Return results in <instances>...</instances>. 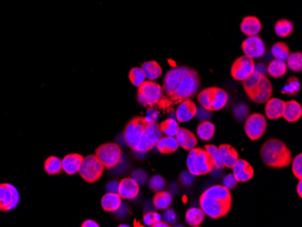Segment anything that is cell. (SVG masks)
Segmentation results:
<instances>
[{"label": "cell", "mask_w": 302, "mask_h": 227, "mask_svg": "<svg viewBox=\"0 0 302 227\" xmlns=\"http://www.w3.org/2000/svg\"><path fill=\"white\" fill-rule=\"evenodd\" d=\"M263 163L272 168H284L293 161V153L287 145L278 138H270L260 151Z\"/></svg>", "instance_id": "6da1fadb"}, {"label": "cell", "mask_w": 302, "mask_h": 227, "mask_svg": "<svg viewBox=\"0 0 302 227\" xmlns=\"http://www.w3.org/2000/svg\"><path fill=\"white\" fill-rule=\"evenodd\" d=\"M200 85L201 81L198 72L190 68L182 77L179 86L169 98V101L172 102V104H177L185 100L190 99L199 92Z\"/></svg>", "instance_id": "7a4b0ae2"}, {"label": "cell", "mask_w": 302, "mask_h": 227, "mask_svg": "<svg viewBox=\"0 0 302 227\" xmlns=\"http://www.w3.org/2000/svg\"><path fill=\"white\" fill-rule=\"evenodd\" d=\"M187 166L189 172L196 176H204L214 169L212 159L208 155L207 151L202 148H196L189 150L187 158Z\"/></svg>", "instance_id": "3957f363"}, {"label": "cell", "mask_w": 302, "mask_h": 227, "mask_svg": "<svg viewBox=\"0 0 302 227\" xmlns=\"http://www.w3.org/2000/svg\"><path fill=\"white\" fill-rule=\"evenodd\" d=\"M199 205L205 216L212 219H220L230 212L233 206V200H223L201 195Z\"/></svg>", "instance_id": "277c9868"}, {"label": "cell", "mask_w": 302, "mask_h": 227, "mask_svg": "<svg viewBox=\"0 0 302 227\" xmlns=\"http://www.w3.org/2000/svg\"><path fill=\"white\" fill-rule=\"evenodd\" d=\"M164 98L162 87L154 81H145L138 90V101L145 107H153Z\"/></svg>", "instance_id": "5b68a950"}, {"label": "cell", "mask_w": 302, "mask_h": 227, "mask_svg": "<svg viewBox=\"0 0 302 227\" xmlns=\"http://www.w3.org/2000/svg\"><path fill=\"white\" fill-rule=\"evenodd\" d=\"M162 137H163V133L161 132V130L159 128V124L157 123L156 121L147 124L139 138L137 148L134 151L148 152L156 147L159 139Z\"/></svg>", "instance_id": "8992f818"}, {"label": "cell", "mask_w": 302, "mask_h": 227, "mask_svg": "<svg viewBox=\"0 0 302 227\" xmlns=\"http://www.w3.org/2000/svg\"><path fill=\"white\" fill-rule=\"evenodd\" d=\"M95 156L103 165L105 168L116 167L121 160L122 150L116 143H105L101 145L95 151Z\"/></svg>", "instance_id": "52a82bcc"}, {"label": "cell", "mask_w": 302, "mask_h": 227, "mask_svg": "<svg viewBox=\"0 0 302 227\" xmlns=\"http://www.w3.org/2000/svg\"><path fill=\"white\" fill-rule=\"evenodd\" d=\"M104 169L105 167L98 158L95 155H90L84 158L78 173L86 182L95 183L101 178Z\"/></svg>", "instance_id": "ba28073f"}, {"label": "cell", "mask_w": 302, "mask_h": 227, "mask_svg": "<svg viewBox=\"0 0 302 227\" xmlns=\"http://www.w3.org/2000/svg\"><path fill=\"white\" fill-rule=\"evenodd\" d=\"M149 123L145 117L137 116L132 118L129 123L127 124L123 131V138L125 142L131 149L135 150L139 143V138L142 134L146 125Z\"/></svg>", "instance_id": "9c48e42d"}, {"label": "cell", "mask_w": 302, "mask_h": 227, "mask_svg": "<svg viewBox=\"0 0 302 227\" xmlns=\"http://www.w3.org/2000/svg\"><path fill=\"white\" fill-rule=\"evenodd\" d=\"M267 130V119L263 114H253L249 115L245 123L244 131L251 140H258L262 138Z\"/></svg>", "instance_id": "30bf717a"}, {"label": "cell", "mask_w": 302, "mask_h": 227, "mask_svg": "<svg viewBox=\"0 0 302 227\" xmlns=\"http://www.w3.org/2000/svg\"><path fill=\"white\" fill-rule=\"evenodd\" d=\"M255 71L254 60L246 55L239 57L231 66V75L233 79L243 82Z\"/></svg>", "instance_id": "8fae6325"}, {"label": "cell", "mask_w": 302, "mask_h": 227, "mask_svg": "<svg viewBox=\"0 0 302 227\" xmlns=\"http://www.w3.org/2000/svg\"><path fill=\"white\" fill-rule=\"evenodd\" d=\"M19 199V193L14 186L0 184V211H10L16 208Z\"/></svg>", "instance_id": "7c38bea8"}, {"label": "cell", "mask_w": 302, "mask_h": 227, "mask_svg": "<svg viewBox=\"0 0 302 227\" xmlns=\"http://www.w3.org/2000/svg\"><path fill=\"white\" fill-rule=\"evenodd\" d=\"M190 69L188 66H177L169 70L164 78V84L162 89L165 94L170 98L174 92L179 86L180 81L185 74Z\"/></svg>", "instance_id": "4fadbf2b"}, {"label": "cell", "mask_w": 302, "mask_h": 227, "mask_svg": "<svg viewBox=\"0 0 302 227\" xmlns=\"http://www.w3.org/2000/svg\"><path fill=\"white\" fill-rule=\"evenodd\" d=\"M273 91V85L271 84L270 80L268 79L266 75H263L261 82L253 91L248 93L247 96L253 103L263 104L272 97Z\"/></svg>", "instance_id": "5bb4252c"}, {"label": "cell", "mask_w": 302, "mask_h": 227, "mask_svg": "<svg viewBox=\"0 0 302 227\" xmlns=\"http://www.w3.org/2000/svg\"><path fill=\"white\" fill-rule=\"evenodd\" d=\"M242 49H243L244 55L248 57H251L253 59L263 57L266 51V46L263 42V40L258 36H248L242 44Z\"/></svg>", "instance_id": "9a60e30c"}, {"label": "cell", "mask_w": 302, "mask_h": 227, "mask_svg": "<svg viewBox=\"0 0 302 227\" xmlns=\"http://www.w3.org/2000/svg\"><path fill=\"white\" fill-rule=\"evenodd\" d=\"M118 194L124 199H134L139 194V185L132 178H123L119 182Z\"/></svg>", "instance_id": "2e32d148"}, {"label": "cell", "mask_w": 302, "mask_h": 227, "mask_svg": "<svg viewBox=\"0 0 302 227\" xmlns=\"http://www.w3.org/2000/svg\"><path fill=\"white\" fill-rule=\"evenodd\" d=\"M233 170V176L238 182H247L253 178L254 175V169L251 164L243 158H238Z\"/></svg>", "instance_id": "e0dca14e"}, {"label": "cell", "mask_w": 302, "mask_h": 227, "mask_svg": "<svg viewBox=\"0 0 302 227\" xmlns=\"http://www.w3.org/2000/svg\"><path fill=\"white\" fill-rule=\"evenodd\" d=\"M198 107L193 101L185 100L179 104L176 111V118L179 122H187L196 117Z\"/></svg>", "instance_id": "ac0fdd59"}, {"label": "cell", "mask_w": 302, "mask_h": 227, "mask_svg": "<svg viewBox=\"0 0 302 227\" xmlns=\"http://www.w3.org/2000/svg\"><path fill=\"white\" fill-rule=\"evenodd\" d=\"M175 137L179 142V147L186 150L193 149L199 143V140L196 135L188 128H179Z\"/></svg>", "instance_id": "d6986e66"}, {"label": "cell", "mask_w": 302, "mask_h": 227, "mask_svg": "<svg viewBox=\"0 0 302 227\" xmlns=\"http://www.w3.org/2000/svg\"><path fill=\"white\" fill-rule=\"evenodd\" d=\"M241 31L247 36L258 35L263 29L261 20L254 15H248L243 18L241 23Z\"/></svg>", "instance_id": "ffe728a7"}, {"label": "cell", "mask_w": 302, "mask_h": 227, "mask_svg": "<svg viewBox=\"0 0 302 227\" xmlns=\"http://www.w3.org/2000/svg\"><path fill=\"white\" fill-rule=\"evenodd\" d=\"M83 160H84V157L80 154H68L62 159L63 170L70 176L75 175L76 173L79 172Z\"/></svg>", "instance_id": "44dd1931"}, {"label": "cell", "mask_w": 302, "mask_h": 227, "mask_svg": "<svg viewBox=\"0 0 302 227\" xmlns=\"http://www.w3.org/2000/svg\"><path fill=\"white\" fill-rule=\"evenodd\" d=\"M265 115L269 119L282 118L285 107V102L278 98H270L265 103Z\"/></svg>", "instance_id": "7402d4cb"}, {"label": "cell", "mask_w": 302, "mask_h": 227, "mask_svg": "<svg viewBox=\"0 0 302 227\" xmlns=\"http://www.w3.org/2000/svg\"><path fill=\"white\" fill-rule=\"evenodd\" d=\"M218 148L220 150L224 168L233 169L234 165L237 162L238 158H239V154H238L237 150L233 148V146H231L229 144H221L218 147Z\"/></svg>", "instance_id": "603a6c76"}, {"label": "cell", "mask_w": 302, "mask_h": 227, "mask_svg": "<svg viewBox=\"0 0 302 227\" xmlns=\"http://www.w3.org/2000/svg\"><path fill=\"white\" fill-rule=\"evenodd\" d=\"M302 107L297 101L291 100L285 102V107L283 112V118L287 120L288 122H296L302 118Z\"/></svg>", "instance_id": "cb8c5ba5"}, {"label": "cell", "mask_w": 302, "mask_h": 227, "mask_svg": "<svg viewBox=\"0 0 302 227\" xmlns=\"http://www.w3.org/2000/svg\"><path fill=\"white\" fill-rule=\"evenodd\" d=\"M101 204L104 211L116 212L121 207L122 202H121V198L119 197L118 193L107 192L101 198Z\"/></svg>", "instance_id": "d4e9b609"}, {"label": "cell", "mask_w": 302, "mask_h": 227, "mask_svg": "<svg viewBox=\"0 0 302 227\" xmlns=\"http://www.w3.org/2000/svg\"><path fill=\"white\" fill-rule=\"evenodd\" d=\"M156 147L158 148L159 153L172 154L178 150L179 145L176 137L165 136L159 139Z\"/></svg>", "instance_id": "484cf974"}, {"label": "cell", "mask_w": 302, "mask_h": 227, "mask_svg": "<svg viewBox=\"0 0 302 227\" xmlns=\"http://www.w3.org/2000/svg\"><path fill=\"white\" fill-rule=\"evenodd\" d=\"M205 218V214L201 208H191L186 213V222L192 227H199Z\"/></svg>", "instance_id": "4316f807"}, {"label": "cell", "mask_w": 302, "mask_h": 227, "mask_svg": "<svg viewBox=\"0 0 302 227\" xmlns=\"http://www.w3.org/2000/svg\"><path fill=\"white\" fill-rule=\"evenodd\" d=\"M229 96L224 90L213 87V100L211 105V111H220L227 104Z\"/></svg>", "instance_id": "83f0119b"}, {"label": "cell", "mask_w": 302, "mask_h": 227, "mask_svg": "<svg viewBox=\"0 0 302 227\" xmlns=\"http://www.w3.org/2000/svg\"><path fill=\"white\" fill-rule=\"evenodd\" d=\"M173 202V197L169 191H159L154 196L153 205L159 210H166L169 208Z\"/></svg>", "instance_id": "f1b7e54d"}, {"label": "cell", "mask_w": 302, "mask_h": 227, "mask_svg": "<svg viewBox=\"0 0 302 227\" xmlns=\"http://www.w3.org/2000/svg\"><path fill=\"white\" fill-rule=\"evenodd\" d=\"M215 133V126L209 120L201 121L197 128V134L200 139L203 141H209L213 138Z\"/></svg>", "instance_id": "f546056e"}, {"label": "cell", "mask_w": 302, "mask_h": 227, "mask_svg": "<svg viewBox=\"0 0 302 227\" xmlns=\"http://www.w3.org/2000/svg\"><path fill=\"white\" fill-rule=\"evenodd\" d=\"M287 64L285 61L273 59L267 65V74L273 78H281L287 73Z\"/></svg>", "instance_id": "4dcf8cb0"}, {"label": "cell", "mask_w": 302, "mask_h": 227, "mask_svg": "<svg viewBox=\"0 0 302 227\" xmlns=\"http://www.w3.org/2000/svg\"><path fill=\"white\" fill-rule=\"evenodd\" d=\"M202 195L206 196V197H211V198L223 199V200H233L230 190L225 187H223V185L222 186L215 185L211 188H207Z\"/></svg>", "instance_id": "1f68e13d"}, {"label": "cell", "mask_w": 302, "mask_h": 227, "mask_svg": "<svg viewBox=\"0 0 302 227\" xmlns=\"http://www.w3.org/2000/svg\"><path fill=\"white\" fill-rule=\"evenodd\" d=\"M141 69L143 70L146 78L149 81L158 79L162 74V68L156 61H149L144 63L141 65Z\"/></svg>", "instance_id": "d6a6232c"}, {"label": "cell", "mask_w": 302, "mask_h": 227, "mask_svg": "<svg viewBox=\"0 0 302 227\" xmlns=\"http://www.w3.org/2000/svg\"><path fill=\"white\" fill-rule=\"evenodd\" d=\"M294 30V25L293 22L288 19H281L277 21L274 25V31L275 34L279 37H288L292 35Z\"/></svg>", "instance_id": "836d02e7"}, {"label": "cell", "mask_w": 302, "mask_h": 227, "mask_svg": "<svg viewBox=\"0 0 302 227\" xmlns=\"http://www.w3.org/2000/svg\"><path fill=\"white\" fill-rule=\"evenodd\" d=\"M45 172L49 175H57L62 172L63 170V165H62V159L57 157L52 156L45 160L44 165Z\"/></svg>", "instance_id": "e575fe53"}, {"label": "cell", "mask_w": 302, "mask_h": 227, "mask_svg": "<svg viewBox=\"0 0 302 227\" xmlns=\"http://www.w3.org/2000/svg\"><path fill=\"white\" fill-rule=\"evenodd\" d=\"M159 128L165 136L175 137L179 129V126L175 118H169L159 124Z\"/></svg>", "instance_id": "d590c367"}, {"label": "cell", "mask_w": 302, "mask_h": 227, "mask_svg": "<svg viewBox=\"0 0 302 227\" xmlns=\"http://www.w3.org/2000/svg\"><path fill=\"white\" fill-rule=\"evenodd\" d=\"M290 54H291V50L286 43L278 42L272 47V55H273L274 59L286 61Z\"/></svg>", "instance_id": "8d00e7d4"}, {"label": "cell", "mask_w": 302, "mask_h": 227, "mask_svg": "<svg viewBox=\"0 0 302 227\" xmlns=\"http://www.w3.org/2000/svg\"><path fill=\"white\" fill-rule=\"evenodd\" d=\"M203 148L207 151L208 155L210 156V158L212 159L215 168H220V169L224 168L221 153H220V150L217 146L213 145V144H208V145H204Z\"/></svg>", "instance_id": "74e56055"}, {"label": "cell", "mask_w": 302, "mask_h": 227, "mask_svg": "<svg viewBox=\"0 0 302 227\" xmlns=\"http://www.w3.org/2000/svg\"><path fill=\"white\" fill-rule=\"evenodd\" d=\"M301 90V83L300 80L295 76L290 77L287 80L286 84L282 89V94H287L290 96H295Z\"/></svg>", "instance_id": "f35d334b"}, {"label": "cell", "mask_w": 302, "mask_h": 227, "mask_svg": "<svg viewBox=\"0 0 302 227\" xmlns=\"http://www.w3.org/2000/svg\"><path fill=\"white\" fill-rule=\"evenodd\" d=\"M213 87H208L201 91L198 95L199 103L203 109L211 111L212 100H213Z\"/></svg>", "instance_id": "ab89813d"}, {"label": "cell", "mask_w": 302, "mask_h": 227, "mask_svg": "<svg viewBox=\"0 0 302 227\" xmlns=\"http://www.w3.org/2000/svg\"><path fill=\"white\" fill-rule=\"evenodd\" d=\"M287 67L293 70V72H302V54L301 52L291 53L288 56Z\"/></svg>", "instance_id": "60d3db41"}, {"label": "cell", "mask_w": 302, "mask_h": 227, "mask_svg": "<svg viewBox=\"0 0 302 227\" xmlns=\"http://www.w3.org/2000/svg\"><path fill=\"white\" fill-rule=\"evenodd\" d=\"M263 77V74H259L257 72H253V74H251L248 78L243 81V87L244 89V92L246 93H250L251 91H253L256 86H257L259 83L261 82Z\"/></svg>", "instance_id": "b9f144b4"}, {"label": "cell", "mask_w": 302, "mask_h": 227, "mask_svg": "<svg viewBox=\"0 0 302 227\" xmlns=\"http://www.w3.org/2000/svg\"><path fill=\"white\" fill-rule=\"evenodd\" d=\"M129 79L136 87H139L146 80V76L141 67H134L129 71Z\"/></svg>", "instance_id": "7bdbcfd3"}, {"label": "cell", "mask_w": 302, "mask_h": 227, "mask_svg": "<svg viewBox=\"0 0 302 227\" xmlns=\"http://www.w3.org/2000/svg\"><path fill=\"white\" fill-rule=\"evenodd\" d=\"M149 186L150 190H152L154 192H159L163 190L166 187V181L163 177H161L160 175H155L150 178Z\"/></svg>", "instance_id": "ee69618b"}, {"label": "cell", "mask_w": 302, "mask_h": 227, "mask_svg": "<svg viewBox=\"0 0 302 227\" xmlns=\"http://www.w3.org/2000/svg\"><path fill=\"white\" fill-rule=\"evenodd\" d=\"M233 116L239 121H243L249 116V107L246 104H239L233 108Z\"/></svg>", "instance_id": "f6af8a7d"}, {"label": "cell", "mask_w": 302, "mask_h": 227, "mask_svg": "<svg viewBox=\"0 0 302 227\" xmlns=\"http://www.w3.org/2000/svg\"><path fill=\"white\" fill-rule=\"evenodd\" d=\"M159 221H162V217L157 212H149L145 214L143 222L148 227H155V225Z\"/></svg>", "instance_id": "bcb514c9"}, {"label": "cell", "mask_w": 302, "mask_h": 227, "mask_svg": "<svg viewBox=\"0 0 302 227\" xmlns=\"http://www.w3.org/2000/svg\"><path fill=\"white\" fill-rule=\"evenodd\" d=\"M293 172L295 178L299 180L302 178V154H299L295 158H293Z\"/></svg>", "instance_id": "7dc6e473"}, {"label": "cell", "mask_w": 302, "mask_h": 227, "mask_svg": "<svg viewBox=\"0 0 302 227\" xmlns=\"http://www.w3.org/2000/svg\"><path fill=\"white\" fill-rule=\"evenodd\" d=\"M131 178H133L139 186H143L148 181V174L142 169H136L131 174Z\"/></svg>", "instance_id": "c3c4849f"}, {"label": "cell", "mask_w": 302, "mask_h": 227, "mask_svg": "<svg viewBox=\"0 0 302 227\" xmlns=\"http://www.w3.org/2000/svg\"><path fill=\"white\" fill-rule=\"evenodd\" d=\"M238 181L236 178H234L233 174H227L224 178H223V186L225 188H228L229 190H233L234 188L237 187Z\"/></svg>", "instance_id": "681fc988"}, {"label": "cell", "mask_w": 302, "mask_h": 227, "mask_svg": "<svg viewBox=\"0 0 302 227\" xmlns=\"http://www.w3.org/2000/svg\"><path fill=\"white\" fill-rule=\"evenodd\" d=\"M163 219L165 220V222L168 223L169 225L176 224L177 220H178V215L173 209L167 208L166 211L164 212Z\"/></svg>", "instance_id": "f907efd6"}, {"label": "cell", "mask_w": 302, "mask_h": 227, "mask_svg": "<svg viewBox=\"0 0 302 227\" xmlns=\"http://www.w3.org/2000/svg\"><path fill=\"white\" fill-rule=\"evenodd\" d=\"M180 181L183 184L184 186L186 187H189L191 186L194 182V179H195V176L192 175L191 173L188 171H183V172L180 174Z\"/></svg>", "instance_id": "816d5d0a"}, {"label": "cell", "mask_w": 302, "mask_h": 227, "mask_svg": "<svg viewBox=\"0 0 302 227\" xmlns=\"http://www.w3.org/2000/svg\"><path fill=\"white\" fill-rule=\"evenodd\" d=\"M196 116L198 117L199 120L203 121V120H208L209 118H212V114H211V111L203 109V107H199L197 110Z\"/></svg>", "instance_id": "f5cc1de1"}, {"label": "cell", "mask_w": 302, "mask_h": 227, "mask_svg": "<svg viewBox=\"0 0 302 227\" xmlns=\"http://www.w3.org/2000/svg\"><path fill=\"white\" fill-rule=\"evenodd\" d=\"M118 189H119V181L112 180V181H109V182L106 185V190H107V192L118 193Z\"/></svg>", "instance_id": "db71d44e"}, {"label": "cell", "mask_w": 302, "mask_h": 227, "mask_svg": "<svg viewBox=\"0 0 302 227\" xmlns=\"http://www.w3.org/2000/svg\"><path fill=\"white\" fill-rule=\"evenodd\" d=\"M255 72L263 74V75H266L267 74V66L263 64H255Z\"/></svg>", "instance_id": "11a10c76"}, {"label": "cell", "mask_w": 302, "mask_h": 227, "mask_svg": "<svg viewBox=\"0 0 302 227\" xmlns=\"http://www.w3.org/2000/svg\"><path fill=\"white\" fill-rule=\"evenodd\" d=\"M99 224L98 223L95 222L94 220H86L85 222L83 223V225H82V227H99Z\"/></svg>", "instance_id": "9f6ffc18"}, {"label": "cell", "mask_w": 302, "mask_h": 227, "mask_svg": "<svg viewBox=\"0 0 302 227\" xmlns=\"http://www.w3.org/2000/svg\"><path fill=\"white\" fill-rule=\"evenodd\" d=\"M297 193H298V195H299V197H300V198H302V179H300V181H299V183H298Z\"/></svg>", "instance_id": "6f0895ef"}, {"label": "cell", "mask_w": 302, "mask_h": 227, "mask_svg": "<svg viewBox=\"0 0 302 227\" xmlns=\"http://www.w3.org/2000/svg\"><path fill=\"white\" fill-rule=\"evenodd\" d=\"M169 224H168L167 222H162V221H159V223H157L156 225H155V227H169Z\"/></svg>", "instance_id": "680465c9"}, {"label": "cell", "mask_w": 302, "mask_h": 227, "mask_svg": "<svg viewBox=\"0 0 302 227\" xmlns=\"http://www.w3.org/2000/svg\"><path fill=\"white\" fill-rule=\"evenodd\" d=\"M119 227H129V226H128V225H120V226H119Z\"/></svg>", "instance_id": "91938a15"}]
</instances>
